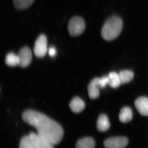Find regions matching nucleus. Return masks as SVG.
Wrapping results in <instances>:
<instances>
[{"label":"nucleus","instance_id":"f257e3e1","mask_svg":"<svg viewBox=\"0 0 148 148\" xmlns=\"http://www.w3.org/2000/svg\"><path fill=\"white\" fill-rule=\"evenodd\" d=\"M22 117L25 123L36 128L40 137L52 145H57L63 139L64 131L61 125L45 115L27 110L22 114Z\"/></svg>","mask_w":148,"mask_h":148},{"label":"nucleus","instance_id":"f03ea898","mask_svg":"<svg viewBox=\"0 0 148 148\" xmlns=\"http://www.w3.org/2000/svg\"><path fill=\"white\" fill-rule=\"evenodd\" d=\"M123 28V21L120 17L114 15L108 18L103 24L101 30L102 38L108 41L116 39Z\"/></svg>","mask_w":148,"mask_h":148},{"label":"nucleus","instance_id":"7ed1b4c3","mask_svg":"<svg viewBox=\"0 0 148 148\" xmlns=\"http://www.w3.org/2000/svg\"><path fill=\"white\" fill-rule=\"evenodd\" d=\"M19 148H53V146L37 133L31 132L21 138Z\"/></svg>","mask_w":148,"mask_h":148},{"label":"nucleus","instance_id":"20e7f679","mask_svg":"<svg viewBox=\"0 0 148 148\" xmlns=\"http://www.w3.org/2000/svg\"><path fill=\"white\" fill-rule=\"evenodd\" d=\"M68 28L69 34L72 36H77L82 34L85 29L84 20L80 16H74L69 21Z\"/></svg>","mask_w":148,"mask_h":148},{"label":"nucleus","instance_id":"39448f33","mask_svg":"<svg viewBox=\"0 0 148 148\" xmlns=\"http://www.w3.org/2000/svg\"><path fill=\"white\" fill-rule=\"evenodd\" d=\"M34 51L35 56L38 58L44 57L47 51V39L45 35H40L37 38Z\"/></svg>","mask_w":148,"mask_h":148},{"label":"nucleus","instance_id":"423d86ee","mask_svg":"<svg viewBox=\"0 0 148 148\" xmlns=\"http://www.w3.org/2000/svg\"><path fill=\"white\" fill-rule=\"evenodd\" d=\"M128 140L124 137H114L108 138L104 142L106 148H124L128 145Z\"/></svg>","mask_w":148,"mask_h":148},{"label":"nucleus","instance_id":"0eeeda50","mask_svg":"<svg viewBox=\"0 0 148 148\" xmlns=\"http://www.w3.org/2000/svg\"><path fill=\"white\" fill-rule=\"evenodd\" d=\"M19 59L18 66L25 68L29 66L32 62V52L31 49L27 47L22 48L17 54Z\"/></svg>","mask_w":148,"mask_h":148},{"label":"nucleus","instance_id":"6e6552de","mask_svg":"<svg viewBox=\"0 0 148 148\" xmlns=\"http://www.w3.org/2000/svg\"><path fill=\"white\" fill-rule=\"evenodd\" d=\"M100 87L99 78H95L92 80L88 86V95L90 99H95L98 98L100 95Z\"/></svg>","mask_w":148,"mask_h":148},{"label":"nucleus","instance_id":"1a4fd4ad","mask_svg":"<svg viewBox=\"0 0 148 148\" xmlns=\"http://www.w3.org/2000/svg\"><path fill=\"white\" fill-rule=\"evenodd\" d=\"M136 109L141 115L148 116V98L141 97L135 101Z\"/></svg>","mask_w":148,"mask_h":148},{"label":"nucleus","instance_id":"9d476101","mask_svg":"<svg viewBox=\"0 0 148 148\" xmlns=\"http://www.w3.org/2000/svg\"><path fill=\"white\" fill-rule=\"evenodd\" d=\"M72 112L75 113H79L83 110L85 107L84 102L79 97L74 98L69 105Z\"/></svg>","mask_w":148,"mask_h":148},{"label":"nucleus","instance_id":"9b49d317","mask_svg":"<svg viewBox=\"0 0 148 148\" xmlns=\"http://www.w3.org/2000/svg\"><path fill=\"white\" fill-rule=\"evenodd\" d=\"M110 126L108 116L105 114H102L98 117L97 122V129L101 132H106Z\"/></svg>","mask_w":148,"mask_h":148},{"label":"nucleus","instance_id":"f8f14e48","mask_svg":"<svg viewBox=\"0 0 148 148\" xmlns=\"http://www.w3.org/2000/svg\"><path fill=\"white\" fill-rule=\"evenodd\" d=\"M95 141L93 138L86 137L78 141L76 148H95Z\"/></svg>","mask_w":148,"mask_h":148},{"label":"nucleus","instance_id":"ddd939ff","mask_svg":"<svg viewBox=\"0 0 148 148\" xmlns=\"http://www.w3.org/2000/svg\"><path fill=\"white\" fill-rule=\"evenodd\" d=\"M132 112L129 107H124L121 109L119 114L120 121L123 123H126L132 119Z\"/></svg>","mask_w":148,"mask_h":148},{"label":"nucleus","instance_id":"4468645a","mask_svg":"<svg viewBox=\"0 0 148 148\" xmlns=\"http://www.w3.org/2000/svg\"><path fill=\"white\" fill-rule=\"evenodd\" d=\"M118 74L121 84L130 82L134 77V73L133 72L129 70L122 71Z\"/></svg>","mask_w":148,"mask_h":148},{"label":"nucleus","instance_id":"2eb2a0df","mask_svg":"<svg viewBox=\"0 0 148 148\" xmlns=\"http://www.w3.org/2000/svg\"><path fill=\"white\" fill-rule=\"evenodd\" d=\"M109 80V84L112 88H116L119 87L121 84L118 73L112 72L108 76Z\"/></svg>","mask_w":148,"mask_h":148},{"label":"nucleus","instance_id":"dca6fc26","mask_svg":"<svg viewBox=\"0 0 148 148\" xmlns=\"http://www.w3.org/2000/svg\"><path fill=\"white\" fill-rule=\"evenodd\" d=\"M34 0H13L14 5L19 10H23L29 8Z\"/></svg>","mask_w":148,"mask_h":148},{"label":"nucleus","instance_id":"f3484780","mask_svg":"<svg viewBox=\"0 0 148 148\" xmlns=\"http://www.w3.org/2000/svg\"><path fill=\"white\" fill-rule=\"evenodd\" d=\"M5 62L6 65L8 66L14 67L18 66L19 59L18 55L12 52H10L6 56Z\"/></svg>","mask_w":148,"mask_h":148},{"label":"nucleus","instance_id":"a211bd4d","mask_svg":"<svg viewBox=\"0 0 148 148\" xmlns=\"http://www.w3.org/2000/svg\"><path fill=\"white\" fill-rule=\"evenodd\" d=\"M99 83L101 88H103L109 84L108 78V76H104L99 78Z\"/></svg>","mask_w":148,"mask_h":148},{"label":"nucleus","instance_id":"6ab92c4d","mask_svg":"<svg viewBox=\"0 0 148 148\" xmlns=\"http://www.w3.org/2000/svg\"><path fill=\"white\" fill-rule=\"evenodd\" d=\"M49 55L51 57H54L56 54V50L55 48L53 47H51L48 50Z\"/></svg>","mask_w":148,"mask_h":148}]
</instances>
